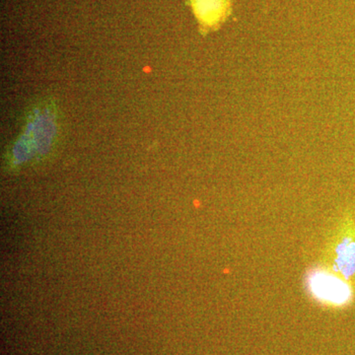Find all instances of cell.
Here are the masks:
<instances>
[{
	"label": "cell",
	"instance_id": "obj_1",
	"mask_svg": "<svg viewBox=\"0 0 355 355\" xmlns=\"http://www.w3.org/2000/svg\"><path fill=\"white\" fill-rule=\"evenodd\" d=\"M58 113L51 105H43L35 109L27 120L22 135L16 142L15 153L22 155L26 151L31 153L36 148V153H44L53 144L57 137Z\"/></svg>",
	"mask_w": 355,
	"mask_h": 355
},
{
	"label": "cell",
	"instance_id": "obj_2",
	"mask_svg": "<svg viewBox=\"0 0 355 355\" xmlns=\"http://www.w3.org/2000/svg\"><path fill=\"white\" fill-rule=\"evenodd\" d=\"M315 297L333 305H343L352 298V289L340 277L324 272H315L308 279Z\"/></svg>",
	"mask_w": 355,
	"mask_h": 355
},
{
	"label": "cell",
	"instance_id": "obj_3",
	"mask_svg": "<svg viewBox=\"0 0 355 355\" xmlns=\"http://www.w3.org/2000/svg\"><path fill=\"white\" fill-rule=\"evenodd\" d=\"M202 31L216 29L230 13V0H190Z\"/></svg>",
	"mask_w": 355,
	"mask_h": 355
},
{
	"label": "cell",
	"instance_id": "obj_4",
	"mask_svg": "<svg viewBox=\"0 0 355 355\" xmlns=\"http://www.w3.org/2000/svg\"><path fill=\"white\" fill-rule=\"evenodd\" d=\"M336 266L338 270L345 277H350L355 272V243L345 239L338 248Z\"/></svg>",
	"mask_w": 355,
	"mask_h": 355
}]
</instances>
